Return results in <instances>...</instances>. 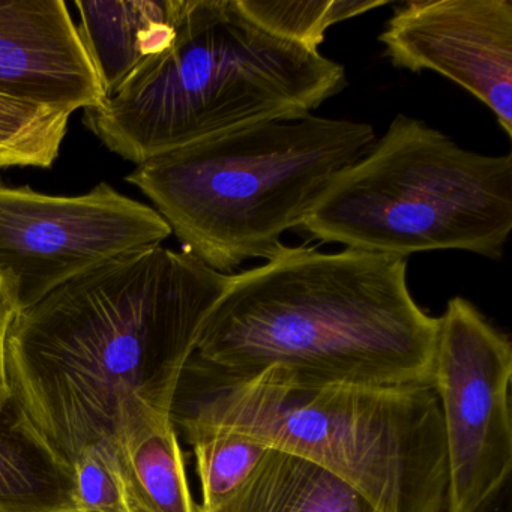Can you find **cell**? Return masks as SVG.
<instances>
[{
    "label": "cell",
    "instance_id": "6da1fadb",
    "mask_svg": "<svg viewBox=\"0 0 512 512\" xmlns=\"http://www.w3.org/2000/svg\"><path fill=\"white\" fill-rule=\"evenodd\" d=\"M232 275L163 245L118 254L20 311L7 340L10 392L71 467L119 451L131 397L169 412L182 371Z\"/></svg>",
    "mask_w": 512,
    "mask_h": 512
},
{
    "label": "cell",
    "instance_id": "7a4b0ae2",
    "mask_svg": "<svg viewBox=\"0 0 512 512\" xmlns=\"http://www.w3.org/2000/svg\"><path fill=\"white\" fill-rule=\"evenodd\" d=\"M437 317L407 284V259L286 247L232 274L193 358L241 379L277 370L302 388L430 386Z\"/></svg>",
    "mask_w": 512,
    "mask_h": 512
},
{
    "label": "cell",
    "instance_id": "3957f363",
    "mask_svg": "<svg viewBox=\"0 0 512 512\" xmlns=\"http://www.w3.org/2000/svg\"><path fill=\"white\" fill-rule=\"evenodd\" d=\"M175 430L233 431L334 473L380 512H442L448 464L430 386L302 388L277 370L221 376L191 356L170 409Z\"/></svg>",
    "mask_w": 512,
    "mask_h": 512
},
{
    "label": "cell",
    "instance_id": "277c9868",
    "mask_svg": "<svg viewBox=\"0 0 512 512\" xmlns=\"http://www.w3.org/2000/svg\"><path fill=\"white\" fill-rule=\"evenodd\" d=\"M346 83L340 64L266 31L238 0H185L172 44L83 122L140 166L236 128L311 115Z\"/></svg>",
    "mask_w": 512,
    "mask_h": 512
},
{
    "label": "cell",
    "instance_id": "5b68a950",
    "mask_svg": "<svg viewBox=\"0 0 512 512\" xmlns=\"http://www.w3.org/2000/svg\"><path fill=\"white\" fill-rule=\"evenodd\" d=\"M376 143L364 122L301 118L259 122L158 155L127 181L139 188L185 250L220 274L269 260L299 229L335 175Z\"/></svg>",
    "mask_w": 512,
    "mask_h": 512
},
{
    "label": "cell",
    "instance_id": "8992f818",
    "mask_svg": "<svg viewBox=\"0 0 512 512\" xmlns=\"http://www.w3.org/2000/svg\"><path fill=\"white\" fill-rule=\"evenodd\" d=\"M299 229L401 259L437 250L499 259L512 229L511 154L467 151L395 116L364 157L334 176Z\"/></svg>",
    "mask_w": 512,
    "mask_h": 512
},
{
    "label": "cell",
    "instance_id": "52a82bcc",
    "mask_svg": "<svg viewBox=\"0 0 512 512\" xmlns=\"http://www.w3.org/2000/svg\"><path fill=\"white\" fill-rule=\"evenodd\" d=\"M512 344L467 299L437 317L433 389L445 433L448 512H472L512 476Z\"/></svg>",
    "mask_w": 512,
    "mask_h": 512
},
{
    "label": "cell",
    "instance_id": "ba28073f",
    "mask_svg": "<svg viewBox=\"0 0 512 512\" xmlns=\"http://www.w3.org/2000/svg\"><path fill=\"white\" fill-rule=\"evenodd\" d=\"M170 235L152 206L106 182L71 197L0 184V275L20 311L76 275Z\"/></svg>",
    "mask_w": 512,
    "mask_h": 512
},
{
    "label": "cell",
    "instance_id": "9c48e42d",
    "mask_svg": "<svg viewBox=\"0 0 512 512\" xmlns=\"http://www.w3.org/2000/svg\"><path fill=\"white\" fill-rule=\"evenodd\" d=\"M391 64L466 89L512 136L511 0H412L379 37Z\"/></svg>",
    "mask_w": 512,
    "mask_h": 512
},
{
    "label": "cell",
    "instance_id": "30bf717a",
    "mask_svg": "<svg viewBox=\"0 0 512 512\" xmlns=\"http://www.w3.org/2000/svg\"><path fill=\"white\" fill-rule=\"evenodd\" d=\"M0 95L73 115L100 106L97 71L62 0H0Z\"/></svg>",
    "mask_w": 512,
    "mask_h": 512
},
{
    "label": "cell",
    "instance_id": "8fae6325",
    "mask_svg": "<svg viewBox=\"0 0 512 512\" xmlns=\"http://www.w3.org/2000/svg\"><path fill=\"white\" fill-rule=\"evenodd\" d=\"M83 47L106 98L172 44L185 0H76Z\"/></svg>",
    "mask_w": 512,
    "mask_h": 512
},
{
    "label": "cell",
    "instance_id": "7c38bea8",
    "mask_svg": "<svg viewBox=\"0 0 512 512\" xmlns=\"http://www.w3.org/2000/svg\"><path fill=\"white\" fill-rule=\"evenodd\" d=\"M119 463L131 499L149 512H199L169 412L131 397L122 407Z\"/></svg>",
    "mask_w": 512,
    "mask_h": 512
},
{
    "label": "cell",
    "instance_id": "4fadbf2b",
    "mask_svg": "<svg viewBox=\"0 0 512 512\" xmlns=\"http://www.w3.org/2000/svg\"><path fill=\"white\" fill-rule=\"evenodd\" d=\"M76 476L23 412L0 397V512H74Z\"/></svg>",
    "mask_w": 512,
    "mask_h": 512
},
{
    "label": "cell",
    "instance_id": "5bb4252c",
    "mask_svg": "<svg viewBox=\"0 0 512 512\" xmlns=\"http://www.w3.org/2000/svg\"><path fill=\"white\" fill-rule=\"evenodd\" d=\"M208 512L380 511L334 473L289 452L269 448L241 487Z\"/></svg>",
    "mask_w": 512,
    "mask_h": 512
},
{
    "label": "cell",
    "instance_id": "9a60e30c",
    "mask_svg": "<svg viewBox=\"0 0 512 512\" xmlns=\"http://www.w3.org/2000/svg\"><path fill=\"white\" fill-rule=\"evenodd\" d=\"M70 113L0 95V169H50L61 154Z\"/></svg>",
    "mask_w": 512,
    "mask_h": 512
},
{
    "label": "cell",
    "instance_id": "2e32d148",
    "mask_svg": "<svg viewBox=\"0 0 512 512\" xmlns=\"http://www.w3.org/2000/svg\"><path fill=\"white\" fill-rule=\"evenodd\" d=\"M239 7L266 31L319 52L331 26L388 5V0H238Z\"/></svg>",
    "mask_w": 512,
    "mask_h": 512
},
{
    "label": "cell",
    "instance_id": "e0dca14e",
    "mask_svg": "<svg viewBox=\"0 0 512 512\" xmlns=\"http://www.w3.org/2000/svg\"><path fill=\"white\" fill-rule=\"evenodd\" d=\"M193 446L202 484L199 511H214L226 502L256 469L266 448L251 437L233 431L199 428L182 433Z\"/></svg>",
    "mask_w": 512,
    "mask_h": 512
},
{
    "label": "cell",
    "instance_id": "ac0fdd59",
    "mask_svg": "<svg viewBox=\"0 0 512 512\" xmlns=\"http://www.w3.org/2000/svg\"><path fill=\"white\" fill-rule=\"evenodd\" d=\"M118 452L107 445L89 446L80 452L73 463L74 512H133Z\"/></svg>",
    "mask_w": 512,
    "mask_h": 512
},
{
    "label": "cell",
    "instance_id": "d6986e66",
    "mask_svg": "<svg viewBox=\"0 0 512 512\" xmlns=\"http://www.w3.org/2000/svg\"><path fill=\"white\" fill-rule=\"evenodd\" d=\"M20 307L5 278L0 275V397L10 395L7 377V340Z\"/></svg>",
    "mask_w": 512,
    "mask_h": 512
},
{
    "label": "cell",
    "instance_id": "ffe728a7",
    "mask_svg": "<svg viewBox=\"0 0 512 512\" xmlns=\"http://www.w3.org/2000/svg\"><path fill=\"white\" fill-rule=\"evenodd\" d=\"M472 512H512V476L488 494Z\"/></svg>",
    "mask_w": 512,
    "mask_h": 512
},
{
    "label": "cell",
    "instance_id": "44dd1931",
    "mask_svg": "<svg viewBox=\"0 0 512 512\" xmlns=\"http://www.w3.org/2000/svg\"><path fill=\"white\" fill-rule=\"evenodd\" d=\"M133 512H149V511H146L145 508H142V506L136 505V503H134Z\"/></svg>",
    "mask_w": 512,
    "mask_h": 512
},
{
    "label": "cell",
    "instance_id": "7402d4cb",
    "mask_svg": "<svg viewBox=\"0 0 512 512\" xmlns=\"http://www.w3.org/2000/svg\"><path fill=\"white\" fill-rule=\"evenodd\" d=\"M0 184H4V181H2V178H0Z\"/></svg>",
    "mask_w": 512,
    "mask_h": 512
}]
</instances>
